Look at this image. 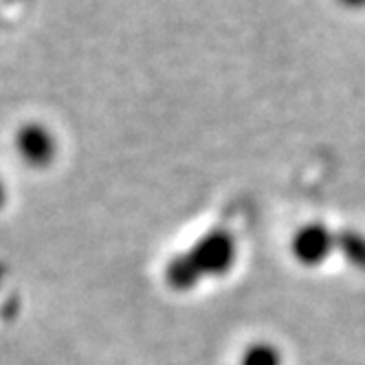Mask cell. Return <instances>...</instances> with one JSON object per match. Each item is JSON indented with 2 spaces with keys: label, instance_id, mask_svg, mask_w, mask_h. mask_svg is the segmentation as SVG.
Segmentation results:
<instances>
[{
  "label": "cell",
  "instance_id": "obj_1",
  "mask_svg": "<svg viewBox=\"0 0 365 365\" xmlns=\"http://www.w3.org/2000/svg\"><path fill=\"white\" fill-rule=\"evenodd\" d=\"M236 262V238L225 229H212L165 267V282L174 291H192L205 277H220Z\"/></svg>",
  "mask_w": 365,
  "mask_h": 365
},
{
  "label": "cell",
  "instance_id": "obj_2",
  "mask_svg": "<svg viewBox=\"0 0 365 365\" xmlns=\"http://www.w3.org/2000/svg\"><path fill=\"white\" fill-rule=\"evenodd\" d=\"M336 249V233H332L324 222H310L302 227L291 245L297 262L304 267H317Z\"/></svg>",
  "mask_w": 365,
  "mask_h": 365
},
{
  "label": "cell",
  "instance_id": "obj_3",
  "mask_svg": "<svg viewBox=\"0 0 365 365\" xmlns=\"http://www.w3.org/2000/svg\"><path fill=\"white\" fill-rule=\"evenodd\" d=\"M16 148L31 168H46L56 156V137L42 123H24L16 135Z\"/></svg>",
  "mask_w": 365,
  "mask_h": 365
},
{
  "label": "cell",
  "instance_id": "obj_4",
  "mask_svg": "<svg viewBox=\"0 0 365 365\" xmlns=\"http://www.w3.org/2000/svg\"><path fill=\"white\" fill-rule=\"evenodd\" d=\"M336 251L341 253L352 267L365 273V236L356 229L336 231Z\"/></svg>",
  "mask_w": 365,
  "mask_h": 365
},
{
  "label": "cell",
  "instance_id": "obj_5",
  "mask_svg": "<svg viewBox=\"0 0 365 365\" xmlns=\"http://www.w3.org/2000/svg\"><path fill=\"white\" fill-rule=\"evenodd\" d=\"M240 365H282V354L271 344H253L242 352Z\"/></svg>",
  "mask_w": 365,
  "mask_h": 365
},
{
  "label": "cell",
  "instance_id": "obj_6",
  "mask_svg": "<svg viewBox=\"0 0 365 365\" xmlns=\"http://www.w3.org/2000/svg\"><path fill=\"white\" fill-rule=\"evenodd\" d=\"M341 3L348 7H365V0H341Z\"/></svg>",
  "mask_w": 365,
  "mask_h": 365
}]
</instances>
